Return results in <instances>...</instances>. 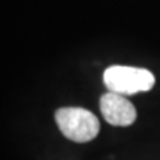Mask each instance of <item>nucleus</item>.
I'll use <instances>...</instances> for the list:
<instances>
[{"mask_svg": "<svg viewBox=\"0 0 160 160\" xmlns=\"http://www.w3.org/2000/svg\"><path fill=\"white\" fill-rule=\"evenodd\" d=\"M55 120L65 138L74 142L92 141L99 132L97 116L79 107H64L55 113Z\"/></svg>", "mask_w": 160, "mask_h": 160, "instance_id": "f257e3e1", "label": "nucleus"}, {"mask_svg": "<svg viewBox=\"0 0 160 160\" xmlns=\"http://www.w3.org/2000/svg\"><path fill=\"white\" fill-rule=\"evenodd\" d=\"M154 76L145 68L111 65L104 71V83L110 92L120 95H133L138 92H147L154 86Z\"/></svg>", "mask_w": 160, "mask_h": 160, "instance_id": "f03ea898", "label": "nucleus"}, {"mask_svg": "<svg viewBox=\"0 0 160 160\" xmlns=\"http://www.w3.org/2000/svg\"><path fill=\"white\" fill-rule=\"evenodd\" d=\"M99 108L104 119L113 126H129L137 120V110L125 95L107 92L99 99Z\"/></svg>", "mask_w": 160, "mask_h": 160, "instance_id": "7ed1b4c3", "label": "nucleus"}]
</instances>
